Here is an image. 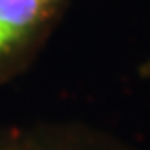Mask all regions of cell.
<instances>
[{
	"label": "cell",
	"mask_w": 150,
	"mask_h": 150,
	"mask_svg": "<svg viewBox=\"0 0 150 150\" xmlns=\"http://www.w3.org/2000/svg\"><path fill=\"white\" fill-rule=\"evenodd\" d=\"M71 0H0V87L24 74Z\"/></svg>",
	"instance_id": "obj_1"
},
{
	"label": "cell",
	"mask_w": 150,
	"mask_h": 150,
	"mask_svg": "<svg viewBox=\"0 0 150 150\" xmlns=\"http://www.w3.org/2000/svg\"><path fill=\"white\" fill-rule=\"evenodd\" d=\"M0 150H141L128 139L83 121L0 125Z\"/></svg>",
	"instance_id": "obj_2"
}]
</instances>
